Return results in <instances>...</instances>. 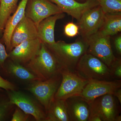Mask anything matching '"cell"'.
Here are the masks:
<instances>
[{
    "label": "cell",
    "instance_id": "cell-1",
    "mask_svg": "<svg viewBox=\"0 0 121 121\" xmlns=\"http://www.w3.org/2000/svg\"><path fill=\"white\" fill-rule=\"evenodd\" d=\"M45 44L56 58L62 69L73 71H75L81 57L87 52L88 47L86 40L82 37L72 43L59 40L52 45Z\"/></svg>",
    "mask_w": 121,
    "mask_h": 121
},
{
    "label": "cell",
    "instance_id": "cell-2",
    "mask_svg": "<svg viewBox=\"0 0 121 121\" xmlns=\"http://www.w3.org/2000/svg\"><path fill=\"white\" fill-rule=\"evenodd\" d=\"M24 66L41 80L60 73L62 69L56 58L42 42L38 53Z\"/></svg>",
    "mask_w": 121,
    "mask_h": 121
},
{
    "label": "cell",
    "instance_id": "cell-3",
    "mask_svg": "<svg viewBox=\"0 0 121 121\" xmlns=\"http://www.w3.org/2000/svg\"><path fill=\"white\" fill-rule=\"evenodd\" d=\"M75 71L89 80H113L109 68L97 57L86 52L81 57Z\"/></svg>",
    "mask_w": 121,
    "mask_h": 121
},
{
    "label": "cell",
    "instance_id": "cell-4",
    "mask_svg": "<svg viewBox=\"0 0 121 121\" xmlns=\"http://www.w3.org/2000/svg\"><path fill=\"white\" fill-rule=\"evenodd\" d=\"M62 80L60 73L45 80H36L29 83L27 90L34 95L45 110L48 109Z\"/></svg>",
    "mask_w": 121,
    "mask_h": 121
},
{
    "label": "cell",
    "instance_id": "cell-5",
    "mask_svg": "<svg viewBox=\"0 0 121 121\" xmlns=\"http://www.w3.org/2000/svg\"><path fill=\"white\" fill-rule=\"evenodd\" d=\"M62 80L55 95L56 99L66 100L80 95L90 80L83 78L75 71L62 69Z\"/></svg>",
    "mask_w": 121,
    "mask_h": 121
},
{
    "label": "cell",
    "instance_id": "cell-6",
    "mask_svg": "<svg viewBox=\"0 0 121 121\" xmlns=\"http://www.w3.org/2000/svg\"><path fill=\"white\" fill-rule=\"evenodd\" d=\"M110 37L98 31L86 39L88 46L87 53L99 59L109 68L117 59L113 53Z\"/></svg>",
    "mask_w": 121,
    "mask_h": 121
},
{
    "label": "cell",
    "instance_id": "cell-7",
    "mask_svg": "<svg viewBox=\"0 0 121 121\" xmlns=\"http://www.w3.org/2000/svg\"><path fill=\"white\" fill-rule=\"evenodd\" d=\"M115 98L112 94H107L89 102L90 115L99 116L102 121H116L120 111Z\"/></svg>",
    "mask_w": 121,
    "mask_h": 121
},
{
    "label": "cell",
    "instance_id": "cell-8",
    "mask_svg": "<svg viewBox=\"0 0 121 121\" xmlns=\"http://www.w3.org/2000/svg\"><path fill=\"white\" fill-rule=\"evenodd\" d=\"M105 15L99 5L84 12L78 21L82 37L86 39L98 32L104 23Z\"/></svg>",
    "mask_w": 121,
    "mask_h": 121
},
{
    "label": "cell",
    "instance_id": "cell-9",
    "mask_svg": "<svg viewBox=\"0 0 121 121\" xmlns=\"http://www.w3.org/2000/svg\"><path fill=\"white\" fill-rule=\"evenodd\" d=\"M7 91L8 97L12 104L17 106L27 114L32 115L36 121H45L46 112L33 98L20 91L15 90Z\"/></svg>",
    "mask_w": 121,
    "mask_h": 121
},
{
    "label": "cell",
    "instance_id": "cell-10",
    "mask_svg": "<svg viewBox=\"0 0 121 121\" xmlns=\"http://www.w3.org/2000/svg\"><path fill=\"white\" fill-rule=\"evenodd\" d=\"M62 13L59 7L49 0H28L25 16L31 20L37 27L45 18Z\"/></svg>",
    "mask_w": 121,
    "mask_h": 121
},
{
    "label": "cell",
    "instance_id": "cell-11",
    "mask_svg": "<svg viewBox=\"0 0 121 121\" xmlns=\"http://www.w3.org/2000/svg\"><path fill=\"white\" fill-rule=\"evenodd\" d=\"M121 87V80L89 81L79 96L88 103L107 94H112Z\"/></svg>",
    "mask_w": 121,
    "mask_h": 121
},
{
    "label": "cell",
    "instance_id": "cell-12",
    "mask_svg": "<svg viewBox=\"0 0 121 121\" xmlns=\"http://www.w3.org/2000/svg\"><path fill=\"white\" fill-rule=\"evenodd\" d=\"M41 43L39 38L24 41L9 52V58L25 66L38 53Z\"/></svg>",
    "mask_w": 121,
    "mask_h": 121
},
{
    "label": "cell",
    "instance_id": "cell-13",
    "mask_svg": "<svg viewBox=\"0 0 121 121\" xmlns=\"http://www.w3.org/2000/svg\"><path fill=\"white\" fill-rule=\"evenodd\" d=\"M37 38V26L31 20L24 16L13 32L11 40L12 50L24 41Z\"/></svg>",
    "mask_w": 121,
    "mask_h": 121
},
{
    "label": "cell",
    "instance_id": "cell-14",
    "mask_svg": "<svg viewBox=\"0 0 121 121\" xmlns=\"http://www.w3.org/2000/svg\"><path fill=\"white\" fill-rule=\"evenodd\" d=\"M49 0L59 7L63 13H67L78 21L84 12L99 5L96 0H87L84 3H80L75 0Z\"/></svg>",
    "mask_w": 121,
    "mask_h": 121
},
{
    "label": "cell",
    "instance_id": "cell-15",
    "mask_svg": "<svg viewBox=\"0 0 121 121\" xmlns=\"http://www.w3.org/2000/svg\"><path fill=\"white\" fill-rule=\"evenodd\" d=\"M71 121H88L90 115L89 103L79 95L66 100Z\"/></svg>",
    "mask_w": 121,
    "mask_h": 121
},
{
    "label": "cell",
    "instance_id": "cell-16",
    "mask_svg": "<svg viewBox=\"0 0 121 121\" xmlns=\"http://www.w3.org/2000/svg\"><path fill=\"white\" fill-rule=\"evenodd\" d=\"M28 0H22L20 2L16 11L7 20L3 32L2 40L6 50L8 53L12 51L11 40L12 35L14 29L20 22L25 16V11Z\"/></svg>",
    "mask_w": 121,
    "mask_h": 121
},
{
    "label": "cell",
    "instance_id": "cell-17",
    "mask_svg": "<svg viewBox=\"0 0 121 121\" xmlns=\"http://www.w3.org/2000/svg\"><path fill=\"white\" fill-rule=\"evenodd\" d=\"M65 16L63 13H58L45 18L40 22L37 26L38 38L42 43L47 45H52L56 43L55 28L58 20Z\"/></svg>",
    "mask_w": 121,
    "mask_h": 121
},
{
    "label": "cell",
    "instance_id": "cell-18",
    "mask_svg": "<svg viewBox=\"0 0 121 121\" xmlns=\"http://www.w3.org/2000/svg\"><path fill=\"white\" fill-rule=\"evenodd\" d=\"M9 59V60L7 62L5 61L4 64V70L8 73L17 79L29 82V83L36 80H41L25 66Z\"/></svg>",
    "mask_w": 121,
    "mask_h": 121
},
{
    "label": "cell",
    "instance_id": "cell-19",
    "mask_svg": "<svg viewBox=\"0 0 121 121\" xmlns=\"http://www.w3.org/2000/svg\"><path fill=\"white\" fill-rule=\"evenodd\" d=\"M46 112L45 121H71L66 100L54 99Z\"/></svg>",
    "mask_w": 121,
    "mask_h": 121
},
{
    "label": "cell",
    "instance_id": "cell-20",
    "mask_svg": "<svg viewBox=\"0 0 121 121\" xmlns=\"http://www.w3.org/2000/svg\"><path fill=\"white\" fill-rule=\"evenodd\" d=\"M105 15L104 23L99 31L109 36L121 32V13Z\"/></svg>",
    "mask_w": 121,
    "mask_h": 121
},
{
    "label": "cell",
    "instance_id": "cell-21",
    "mask_svg": "<svg viewBox=\"0 0 121 121\" xmlns=\"http://www.w3.org/2000/svg\"><path fill=\"white\" fill-rule=\"evenodd\" d=\"M19 0H0V32L4 31L9 17L16 11Z\"/></svg>",
    "mask_w": 121,
    "mask_h": 121
},
{
    "label": "cell",
    "instance_id": "cell-22",
    "mask_svg": "<svg viewBox=\"0 0 121 121\" xmlns=\"http://www.w3.org/2000/svg\"><path fill=\"white\" fill-rule=\"evenodd\" d=\"M98 2L106 15L121 13V0H98Z\"/></svg>",
    "mask_w": 121,
    "mask_h": 121
},
{
    "label": "cell",
    "instance_id": "cell-23",
    "mask_svg": "<svg viewBox=\"0 0 121 121\" xmlns=\"http://www.w3.org/2000/svg\"><path fill=\"white\" fill-rule=\"evenodd\" d=\"M13 104L10 102L8 97L0 95V121H5L12 110Z\"/></svg>",
    "mask_w": 121,
    "mask_h": 121
},
{
    "label": "cell",
    "instance_id": "cell-24",
    "mask_svg": "<svg viewBox=\"0 0 121 121\" xmlns=\"http://www.w3.org/2000/svg\"><path fill=\"white\" fill-rule=\"evenodd\" d=\"M111 75L113 80H121V60L117 58L109 68Z\"/></svg>",
    "mask_w": 121,
    "mask_h": 121
},
{
    "label": "cell",
    "instance_id": "cell-25",
    "mask_svg": "<svg viewBox=\"0 0 121 121\" xmlns=\"http://www.w3.org/2000/svg\"><path fill=\"white\" fill-rule=\"evenodd\" d=\"M79 31V27L78 25L73 22L68 23L64 27V34L68 37H75L78 34Z\"/></svg>",
    "mask_w": 121,
    "mask_h": 121
},
{
    "label": "cell",
    "instance_id": "cell-26",
    "mask_svg": "<svg viewBox=\"0 0 121 121\" xmlns=\"http://www.w3.org/2000/svg\"><path fill=\"white\" fill-rule=\"evenodd\" d=\"M29 115L24 112L19 108H17L13 115L12 121H28Z\"/></svg>",
    "mask_w": 121,
    "mask_h": 121
},
{
    "label": "cell",
    "instance_id": "cell-27",
    "mask_svg": "<svg viewBox=\"0 0 121 121\" xmlns=\"http://www.w3.org/2000/svg\"><path fill=\"white\" fill-rule=\"evenodd\" d=\"M9 57L8 53L4 45L0 42V69L4 70L5 63Z\"/></svg>",
    "mask_w": 121,
    "mask_h": 121
},
{
    "label": "cell",
    "instance_id": "cell-28",
    "mask_svg": "<svg viewBox=\"0 0 121 121\" xmlns=\"http://www.w3.org/2000/svg\"><path fill=\"white\" fill-rule=\"evenodd\" d=\"M0 87L5 90H15L16 87L15 86L10 82L3 78L0 75Z\"/></svg>",
    "mask_w": 121,
    "mask_h": 121
},
{
    "label": "cell",
    "instance_id": "cell-29",
    "mask_svg": "<svg viewBox=\"0 0 121 121\" xmlns=\"http://www.w3.org/2000/svg\"><path fill=\"white\" fill-rule=\"evenodd\" d=\"M115 47L117 53L119 55L121 54V36H118L115 39L114 41Z\"/></svg>",
    "mask_w": 121,
    "mask_h": 121
},
{
    "label": "cell",
    "instance_id": "cell-30",
    "mask_svg": "<svg viewBox=\"0 0 121 121\" xmlns=\"http://www.w3.org/2000/svg\"><path fill=\"white\" fill-rule=\"evenodd\" d=\"M113 95L118 99L119 101V104H121V89H118L113 94Z\"/></svg>",
    "mask_w": 121,
    "mask_h": 121
},
{
    "label": "cell",
    "instance_id": "cell-31",
    "mask_svg": "<svg viewBox=\"0 0 121 121\" xmlns=\"http://www.w3.org/2000/svg\"><path fill=\"white\" fill-rule=\"evenodd\" d=\"M88 121H102L99 116L96 115H90Z\"/></svg>",
    "mask_w": 121,
    "mask_h": 121
},
{
    "label": "cell",
    "instance_id": "cell-32",
    "mask_svg": "<svg viewBox=\"0 0 121 121\" xmlns=\"http://www.w3.org/2000/svg\"><path fill=\"white\" fill-rule=\"evenodd\" d=\"M121 121V115H119L117 117L116 119V121Z\"/></svg>",
    "mask_w": 121,
    "mask_h": 121
},
{
    "label": "cell",
    "instance_id": "cell-33",
    "mask_svg": "<svg viewBox=\"0 0 121 121\" xmlns=\"http://www.w3.org/2000/svg\"><path fill=\"white\" fill-rule=\"evenodd\" d=\"M96 0L97 1H98V0Z\"/></svg>",
    "mask_w": 121,
    "mask_h": 121
}]
</instances>
